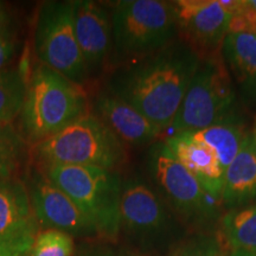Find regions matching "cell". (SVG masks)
I'll list each match as a JSON object with an SVG mask.
<instances>
[{"instance_id": "1", "label": "cell", "mask_w": 256, "mask_h": 256, "mask_svg": "<svg viewBox=\"0 0 256 256\" xmlns=\"http://www.w3.org/2000/svg\"><path fill=\"white\" fill-rule=\"evenodd\" d=\"M200 56L183 40L134 60L114 72L110 90L166 132L174 122Z\"/></svg>"}, {"instance_id": "2", "label": "cell", "mask_w": 256, "mask_h": 256, "mask_svg": "<svg viewBox=\"0 0 256 256\" xmlns=\"http://www.w3.org/2000/svg\"><path fill=\"white\" fill-rule=\"evenodd\" d=\"M87 104L82 86L40 64L28 82L20 112L22 134L36 146L87 114Z\"/></svg>"}, {"instance_id": "3", "label": "cell", "mask_w": 256, "mask_h": 256, "mask_svg": "<svg viewBox=\"0 0 256 256\" xmlns=\"http://www.w3.org/2000/svg\"><path fill=\"white\" fill-rule=\"evenodd\" d=\"M220 124H242L238 96L222 54L200 57L168 136Z\"/></svg>"}, {"instance_id": "4", "label": "cell", "mask_w": 256, "mask_h": 256, "mask_svg": "<svg viewBox=\"0 0 256 256\" xmlns=\"http://www.w3.org/2000/svg\"><path fill=\"white\" fill-rule=\"evenodd\" d=\"M40 166L46 177L72 198L92 224L96 235L110 241L118 238L122 180L116 171L87 166Z\"/></svg>"}, {"instance_id": "5", "label": "cell", "mask_w": 256, "mask_h": 256, "mask_svg": "<svg viewBox=\"0 0 256 256\" xmlns=\"http://www.w3.org/2000/svg\"><path fill=\"white\" fill-rule=\"evenodd\" d=\"M40 165L98 168L116 171L127 160L124 144L95 114L87 113L34 146Z\"/></svg>"}, {"instance_id": "6", "label": "cell", "mask_w": 256, "mask_h": 256, "mask_svg": "<svg viewBox=\"0 0 256 256\" xmlns=\"http://www.w3.org/2000/svg\"><path fill=\"white\" fill-rule=\"evenodd\" d=\"M112 28L118 55L132 60L152 55L178 34L174 2L121 0L112 12Z\"/></svg>"}, {"instance_id": "7", "label": "cell", "mask_w": 256, "mask_h": 256, "mask_svg": "<svg viewBox=\"0 0 256 256\" xmlns=\"http://www.w3.org/2000/svg\"><path fill=\"white\" fill-rule=\"evenodd\" d=\"M34 51L40 64L76 84L87 81L89 72L76 40L72 2H46L38 10Z\"/></svg>"}, {"instance_id": "8", "label": "cell", "mask_w": 256, "mask_h": 256, "mask_svg": "<svg viewBox=\"0 0 256 256\" xmlns=\"http://www.w3.org/2000/svg\"><path fill=\"white\" fill-rule=\"evenodd\" d=\"M148 170L160 194L186 220L203 222L217 215L220 200L204 190L164 142H156L150 150Z\"/></svg>"}, {"instance_id": "9", "label": "cell", "mask_w": 256, "mask_h": 256, "mask_svg": "<svg viewBox=\"0 0 256 256\" xmlns=\"http://www.w3.org/2000/svg\"><path fill=\"white\" fill-rule=\"evenodd\" d=\"M38 224L72 236H95L89 220L68 194L46 177L40 166H32L24 182Z\"/></svg>"}, {"instance_id": "10", "label": "cell", "mask_w": 256, "mask_h": 256, "mask_svg": "<svg viewBox=\"0 0 256 256\" xmlns=\"http://www.w3.org/2000/svg\"><path fill=\"white\" fill-rule=\"evenodd\" d=\"M174 5L180 40L200 57L218 54L232 19L218 0H178Z\"/></svg>"}, {"instance_id": "11", "label": "cell", "mask_w": 256, "mask_h": 256, "mask_svg": "<svg viewBox=\"0 0 256 256\" xmlns=\"http://www.w3.org/2000/svg\"><path fill=\"white\" fill-rule=\"evenodd\" d=\"M120 220L130 235L153 238L168 228L170 215L158 191L140 177L122 182Z\"/></svg>"}, {"instance_id": "12", "label": "cell", "mask_w": 256, "mask_h": 256, "mask_svg": "<svg viewBox=\"0 0 256 256\" xmlns=\"http://www.w3.org/2000/svg\"><path fill=\"white\" fill-rule=\"evenodd\" d=\"M76 40L89 75L98 72L113 46L112 14L104 4L92 0H72Z\"/></svg>"}, {"instance_id": "13", "label": "cell", "mask_w": 256, "mask_h": 256, "mask_svg": "<svg viewBox=\"0 0 256 256\" xmlns=\"http://www.w3.org/2000/svg\"><path fill=\"white\" fill-rule=\"evenodd\" d=\"M94 110L96 116L124 144L133 146L148 145L162 134L145 115L110 90L102 92L96 96Z\"/></svg>"}, {"instance_id": "14", "label": "cell", "mask_w": 256, "mask_h": 256, "mask_svg": "<svg viewBox=\"0 0 256 256\" xmlns=\"http://www.w3.org/2000/svg\"><path fill=\"white\" fill-rule=\"evenodd\" d=\"M164 144L174 158L200 182L204 190L222 202L224 168L212 150L188 133L168 136Z\"/></svg>"}, {"instance_id": "15", "label": "cell", "mask_w": 256, "mask_h": 256, "mask_svg": "<svg viewBox=\"0 0 256 256\" xmlns=\"http://www.w3.org/2000/svg\"><path fill=\"white\" fill-rule=\"evenodd\" d=\"M37 235L38 222L24 182L0 178V242Z\"/></svg>"}, {"instance_id": "16", "label": "cell", "mask_w": 256, "mask_h": 256, "mask_svg": "<svg viewBox=\"0 0 256 256\" xmlns=\"http://www.w3.org/2000/svg\"><path fill=\"white\" fill-rule=\"evenodd\" d=\"M256 200V147L252 132H246L240 151L224 171L222 203L238 209Z\"/></svg>"}, {"instance_id": "17", "label": "cell", "mask_w": 256, "mask_h": 256, "mask_svg": "<svg viewBox=\"0 0 256 256\" xmlns=\"http://www.w3.org/2000/svg\"><path fill=\"white\" fill-rule=\"evenodd\" d=\"M220 51L243 98L256 104V34H228Z\"/></svg>"}, {"instance_id": "18", "label": "cell", "mask_w": 256, "mask_h": 256, "mask_svg": "<svg viewBox=\"0 0 256 256\" xmlns=\"http://www.w3.org/2000/svg\"><path fill=\"white\" fill-rule=\"evenodd\" d=\"M220 238L228 254L256 256V206L232 209L224 215Z\"/></svg>"}, {"instance_id": "19", "label": "cell", "mask_w": 256, "mask_h": 256, "mask_svg": "<svg viewBox=\"0 0 256 256\" xmlns=\"http://www.w3.org/2000/svg\"><path fill=\"white\" fill-rule=\"evenodd\" d=\"M188 134L210 147L226 171L240 151L246 130L242 124H220Z\"/></svg>"}, {"instance_id": "20", "label": "cell", "mask_w": 256, "mask_h": 256, "mask_svg": "<svg viewBox=\"0 0 256 256\" xmlns=\"http://www.w3.org/2000/svg\"><path fill=\"white\" fill-rule=\"evenodd\" d=\"M28 82L19 69L0 70V124H12L23 110Z\"/></svg>"}, {"instance_id": "21", "label": "cell", "mask_w": 256, "mask_h": 256, "mask_svg": "<svg viewBox=\"0 0 256 256\" xmlns=\"http://www.w3.org/2000/svg\"><path fill=\"white\" fill-rule=\"evenodd\" d=\"M26 156V140L12 124H0V178L14 177Z\"/></svg>"}, {"instance_id": "22", "label": "cell", "mask_w": 256, "mask_h": 256, "mask_svg": "<svg viewBox=\"0 0 256 256\" xmlns=\"http://www.w3.org/2000/svg\"><path fill=\"white\" fill-rule=\"evenodd\" d=\"M75 243L69 234L56 229L38 232L30 256H74Z\"/></svg>"}, {"instance_id": "23", "label": "cell", "mask_w": 256, "mask_h": 256, "mask_svg": "<svg viewBox=\"0 0 256 256\" xmlns=\"http://www.w3.org/2000/svg\"><path fill=\"white\" fill-rule=\"evenodd\" d=\"M222 241L214 236H198L182 243L168 256H224Z\"/></svg>"}, {"instance_id": "24", "label": "cell", "mask_w": 256, "mask_h": 256, "mask_svg": "<svg viewBox=\"0 0 256 256\" xmlns=\"http://www.w3.org/2000/svg\"><path fill=\"white\" fill-rule=\"evenodd\" d=\"M36 238L37 236H25L12 241L0 242V256H28Z\"/></svg>"}, {"instance_id": "25", "label": "cell", "mask_w": 256, "mask_h": 256, "mask_svg": "<svg viewBox=\"0 0 256 256\" xmlns=\"http://www.w3.org/2000/svg\"><path fill=\"white\" fill-rule=\"evenodd\" d=\"M16 22L6 4L0 2V38H14Z\"/></svg>"}, {"instance_id": "26", "label": "cell", "mask_w": 256, "mask_h": 256, "mask_svg": "<svg viewBox=\"0 0 256 256\" xmlns=\"http://www.w3.org/2000/svg\"><path fill=\"white\" fill-rule=\"evenodd\" d=\"M16 51L14 38H0V70L8 68Z\"/></svg>"}, {"instance_id": "27", "label": "cell", "mask_w": 256, "mask_h": 256, "mask_svg": "<svg viewBox=\"0 0 256 256\" xmlns=\"http://www.w3.org/2000/svg\"><path fill=\"white\" fill-rule=\"evenodd\" d=\"M98 256H134V255L126 254V252H114L110 250H101L98 252Z\"/></svg>"}, {"instance_id": "28", "label": "cell", "mask_w": 256, "mask_h": 256, "mask_svg": "<svg viewBox=\"0 0 256 256\" xmlns=\"http://www.w3.org/2000/svg\"><path fill=\"white\" fill-rule=\"evenodd\" d=\"M76 256H98V252L88 250V249H81Z\"/></svg>"}, {"instance_id": "29", "label": "cell", "mask_w": 256, "mask_h": 256, "mask_svg": "<svg viewBox=\"0 0 256 256\" xmlns=\"http://www.w3.org/2000/svg\"><path fill=\"white\" fill-rule=\"evenodd\" d=\"M252 138H254V142H255V147H256V121H255V126L254 130H252Z\"/></svg>"}, {"instance_id": "30", "label": "cell", "mask_w": 256, "mask_h": 256, "mask_svg": "<svg viewBox=\"0 0 256 256\" xmlns=\"http://www.w3.org/2000/svg\"><path fill=\"white\" fill-rule=\"evenodd\" d=\"M224 256H240V255H232V254H226Z\"/></svg>"}, {"instance_id": "31", "label": "cell", "mask_w": 256, "mask_h": 256, "mask_svg": "<svg viewBox=\"0 0 256 256\" xmlns=\"http://www.w3.org/2000/svg\"><path fill=\"white\" fill-rule=\"evenodd\" d=\"M28 256H30V255H28Z\"/></svg>"}]
</instances>
